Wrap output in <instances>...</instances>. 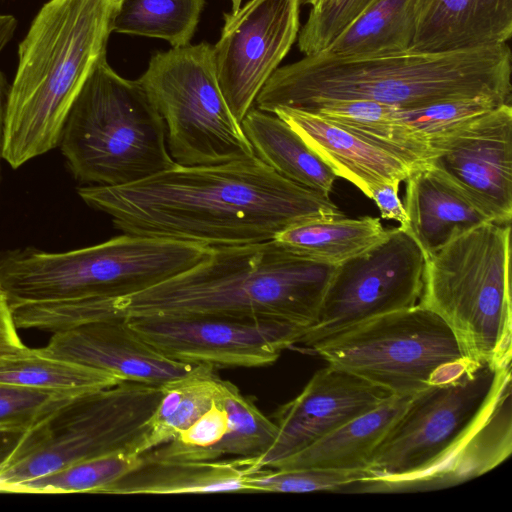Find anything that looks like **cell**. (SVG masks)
<instances>
[{"mask_svg":"<svg viewBox=\"0 0 512 512\" xmlns=\"http://www.w3.org/2000/svg\"><path fill=\"white\" fill-rule=\"evenodd\" d=\"M123 233L209 247L273 240L292 226L345 217L329 196L294 183L256 155L174 167L134 183L78 189Z\"/></svg>","mask_w":512,"mask_h":512,"instance_id":"6da1fadb","label":"cell"},{"mask_svg":"<svg viewBox=\"0 0 512 512\" xmlns=\"http://www.w3.org/2000/svg\"><path fill=\"white\" fill-rule=\"evenodd\" d=\"M511 75L508 43L350 57L318 52L278 67L254 104L269 113L279 107L313 111L326 103L354 99L400 109L478 97L511 104Z\"/></svg>","mask_w":512,"mask_h":512,"instance_id":"7a4b0ae2","label":"cell"},{"mask_svg":"<svg viewBox=\"0 0 512 512\" xmlns=\"http://www.w3.org/2000/svg\"><path fill=\"white\" fill-rule=\"evenodd\" d=\"M337 266L277 241L211 247L200 263L137 293L115 298L121 316L210 315L308 328Z\"/></svg>","mask_w":512,"mask_h":512,"instance_id":"3957f363","label":"cell"},{"mask_svg":"<svg viewBox=\"0 0 512 512\" xmlns=\"http://www.w3.org/2000/svg\"><path fill=\"white\" fill-rule=\"evenodd\" d=\"M118 0H48L18 46L3 159L14 169L59 146L67 115L106 57Z\"/></svg>","mask_w":512,"mask_h":512,"instance_id":"277c9868","label":"cell"},{"mask_svg":"<svg viewBox=\"0 0 512 512\" xmlns=\"http://www.w3.org/2000/svg\"><path fill=\"white\" fill-rule=\"evenodd\" d=\"M211 247L124 233L65 252L33 247L0 251V288L10 306L85 298H119L203 261Z\"/></svg>","mask_w":512,"mask_h":512,"instance_id":"5b68a950","label":"cell"},{"mask_svg":"<svg viewBox=\"0 0 512 512\" xmlns=\"http://www.w3.org/2000/svg\"><path fill=\"white\" fill-rule=\"evenodd\" d=\"M82 184L119 186L174 167L166 126L138 80L99 61L75 99L59 146Z\"/></svg>","mask_w":512,"mask_h":512,"instance_id":"8992f818","label":"cell"},{"mask_svg":"<svg viewBox=\"0 0 512 512\" xmlns=\"http://www.w3.org/2000/svg\"><path fill=\"white\" fill-rule=\"evenodd\" d=\"M419 304L473 362L511 364V223H482L425 258Z\"/></svg>","mask_w":512,"mask_h":512,"instance_id":"52a82bcc","label":"cell"},{"mask_svg":"<svg viewBox=\"0 0 512 512\" xmlns=\"http://www.w3.org/2000/svg\"><path fill=\"white\" fill-rule=\"evenodd\" d=\"M309 350L395 396L411 397L477 363L464 354L449 325L419 303L366 320Z\"/></svg>","mask_w":512,"mask_h":512,"instance_id":"ba28073f","label":"cell"},{"mask_svg":"<svg viewBox=\"0 0 512 512\" xmlns=\"http://www.w3.org/2000/svg\"><path fill=\"white\" fill-rule=\"evenodd\" d=\"M138 82L164 120L177 164H219L255 155L220 89L209 43L156 53Z\"/></svg>","mask_w":512,"mask_h":512,"instance_id":"9c48e42d","label":"cell"},{"mask_svg":"<svg viewBox=\"0 0 512 512\" xmlns=\"http://www.w3.org/2000/svg\"><path fill=\"white\" fill-rule=\"evenodd\" d=\"M509 379L511 364L477 362L413 395L371 457L372 479H408L442 463L483 421Z\"/></svg>","mask_w":512,"mask_h":512,"instance_id":"30bf717a","label":"cell"},{"mask_svg":"<svg viewBox=\"0 0 512 512\" xmlns=\"http://www.w3.org/2000/svg\"><path fill=\"white\" fill-rule=\"evenodd\" d=\"M161 389L132 381L67 401L42 422L30 452L0 475V492L70 464L115 452L135 454Z\"/></svg>","mask_w":512,"mask_h":512,"instance_id":"8fae6325","label":"cell"},{"mask_svg":"<svg viewBox=\"0 0 512 512\" xmlns=\"http://www.w3.org/2000/svg\"><path fill=\"white\" fill-rule=\"evenodd\" d=\"M425 261L409 231L400 226L389 229L379 245L336 267L316 321L296 346L309 350L366 320L418 304Z\"/></svg>","mask_w":512,"mask_h":512,"instance_id":"7c38bea8","label":"cell"},{"mask_svg":"<svg viewBox=\"0 0 512 512\" xmlns=\"http://www.w3.org/2000/svg\"><path fill=\"white\" fill-rule=\"evenodd\" d=\"M130 327L175 361L214 367L256 368L275 363L306 328L287 322L210 315L126 317Z\"/></svg>","mask_w":512,"mask_h":512,"instance_id":"4fadbf2b","label":"cell"},{"mask_svg":"<svg viewBox=\"0 0 512 512\" xmlns=\"http://www.w3.org/2000/svg\"><path fill=\"white\" fill-rule=\"evenodd\" d=\"M303 2L249 0L224 14L213 60L220 89L239 122L297 40Z\"/></svg>","mask_w":512,"mask_h":512,"instance_id":"5bb4252c","label":"cell"},{"mask_svg":"<svg viewBox=\"0 0 512 512\" xmlns=\"http://www.w3.org/2000/svg\"><path fill=\"white\" fill-rule=\"evenodd\" d=\"M430 164L496 223L512 219V105L502 104L430 141Z\"/></svg>","mask_w":512,"mask_h":512,"instance_id":"9a60e30c","label":"cell"},{"mask_svg":"<svg viewBox=\"0 0 512 512\" xmlns=\"http://www.w3.org/2000/svg\"><path fill=\"white\" fill-rule=\"evenodd\" d=\"M391 396L379 386L328 365L315 372L303 390L270 417L277 426L270 448L260 456L236 460L247 474L269 469Z\"/></svg>","mask_w":512,"mask_h":512,"instance_id":"2e32d148","label":"cell"},{"mask_svg":"<svg viewBox=\"0 0 512 512\" xmlns=\"http://www.w3.org/2000/svg\"><path fill=\"white\" fill-rule=\"evenodd\" d=\"M36 350L44 356L108 372L121 381L157 386L194 366L161 354L130 327L125 316L53 333L47 345Z\"/></svg>","mask_w":512,"mask_h":512,"instance_id":"e0dca14e","label":"cell"},{"mask_svg":"<svg viewBox=\"0 0 512 512\" xmlns=\"http://www.w3.org/2000/svg\"><path fill=\"white\" fill-rule=\"evenodd\" d=\"M511 379L499 392L486 417L442 463L401 480H363L344 493H403L443 489L476 478L502 463L512 450Z\"/></svg>","mask_w":512,"mask_h":512,"instance_id":"ac0fdd59","label":"cell"},{"mask_svg":"<svg viewBox=\"0 0 512 512\" xmlns=\"http://www.w3.org/2000/svg\"><path fill=\"white\" fill-rule=\"evenodd\" d=\"M273 114L289 124L337 177L371 198L383 183H401L411 168L397 156L376 147L320 115L279 107Z\"/></svg>","mask_w":512,"mask_h":512,"instance_id":"d6986e66","label":"cell"},{"mask_svg":"<svg viewBox=\"0 0 512 512\" xmlns=\"http://www.w3.org/2000/svg\"><path fill=\"white\" fill-rule=\"evenodd\" d=\"M405 182V229L425 258L467 230L492 221L446 174L430 164L412 168Z\"/></svg>","mask_w":512,"mask_h":512,"instance_id":"ffe728a7","label":"cell"},{"mask_svg":"<svg viewBox=\"0 0 512 512\" xmlns=\"http://www.w3.org/2000/svg\"><path fill=\"white\" fill-rule=\"evenodd\" d=\"M512 0H429L411 50L439 52L508 43Z\"/></svg>","mask_w":512,"mask_h":512,"instance_id":"44dd1931","label":"cell"},{"mask_svg":"<svg viewBox=\"0 0 512 512\" xmlns=\"http://www.w3.org/2000/svg\"><path fill=\"white\" fill-rule=\"evenodd\" d=\"M247 475L236 459L172 461L141 456L135 468L106 486L100 494L249 493Z\"/></svg>","mask_w":512,"mask_h":512,"instance_id":"7402d4cb","label":"cell"},{"mask_svg":"<svg viewBox=\"0 0 512 512\" xmlns=\"http://www.w3.org/2000/svg\"><path fill=\"white\" fill-rule=\"evenodd\" d=\"M411 397H389L376 408L350 420L269 469L367 470L376 447Z\"/></svg>","mask_w":512,"mask_h":512,"instance_id":"603a6c76","label":"cell"},{"mask_svg":"<svg viewBox=\"0 0 512 512\" xmlns=\"http://www.w3.org/2000/svg\"><path fill=\"white\" fill-rule=\"evenodd\" d=\"M241 126L265 164L282 177L329 196L337 176L283 119L253 106Z\"/></svg>","mask_w":512,"mask_h":512,"instance_id":"cb8c5ba5","label":"cell"},{"mask_svg":"<svg viewBox=\"0 0 512 512\" xmlns=\"http://www.w3.org/2000/svg\"><path fill=\"white\" fill-rule=\"evenodd\" d=\"M429 0H378L349 23L321 53L334 57L406 51Z\"/></svg>","mask_w":512,"mask_h":512,"instance_id":"d4e9b609","label":"cell"},{"mask_svg":"<svg viewBox=\"0 0 512 512\" xmlns=\"http://www.w3.org/2000/svg\"><path fill=\"white\" fill-rule=\"evenodd\" d=\"M397 110L385 103L354 99L326 103L310 112L397 156L411 169L427 164L430 145L407 129Z\"/></svg>","mask_w":512,"mask_h":512,"instance_id":"484cf974","label":"cell"},{"mask_svg":"<svg viewBox=\"0 0 512 512\" xmlns=\"http://www.w3.org/2000/svg\"><path fill=\"white\" fill-rule=\"evenodd\" d=\"M220 380L216 367L202 363L161 384V398L135 453L141 455L170 441L195 422L218 399Z\"/></svg>","mask_w":512,"mask_h":512,"instance_id":"4316f807","label":"cell"},{"mask_svg":"<svg viewBox=\"0 0 512 512\" xmlns=\"http://www.w3.org/2000/svg\"><path fill=\"white\" fill-rule=\"evenodd\" d=\"M389 235L378 217L338 218L301 223L285 229L274 240L311 260L338 266L362 255Z\"/></svg>","mask_w":512,"mask_h":512,"instance_id":"83f0119b","label":"cell"},{"mask_svg":"<svg viewBox=\"0 0 512 512\" xmlns=\"http://www.w3.org/2000/svg\"><path fill=\"white\" fill-rule=\"evenodd\" d=\"M114 375L79 363L41 355L28 348L0 359V383L43 390L70 397L120 382Z\"/></svg>","mask_w":512,"mask_h":512,"instance_id":"f1b7e54d","label":"cell"},{"mask_svg":"<svg viewBox=\"0 0 512 512\" xmlns=\"http://www.w3.org/2000/svg\"><path fill=\"white\" fill-rule=\"evenodd\" d=\"M204 4V0H118L112 31L182 47L190 44Z\"/></svg>","mask_w":512,"mask_h":512,"instance_id":"f546056e","label":"cell"},{"mask_svg":"<svg viewBox=\"0 0 512 512\" xmlns=\"http://www.w3.org/2000/svg\"><path fill=\"white\" fill-rule=\"evenodd\" d=\"M218 399L227 412L228 429L223 439L211 449L212 460L224 455L253 458L266 452L277 435L274 421L228 380H220Z\"/></svg>","mask_w":512,"mask_h":512,"instance_id":"4dcf8cb0","label":"cell"},{"mask_svg":"<svg viewBox=\"0 0 512 512\" xmlns=\"http://www.w3.org/2000/svg\"><path fill=\"white\" fill-rule=\"evenodd\" d=\"M140 455L115 452L65 466L52 473L13 485L14 493H95L135 468Z\"/></svg>","mask_w":512,"mask_h":512,"instance_id":"1f68e13d","label":"cell"},{"mask_svg":"<svg viewBox=\"0 0 512 512\" xmlns=\"http://www.w3.org/2000/svg\"><path fill=\"white\" fill-rule=\"evenodd\" d=\"M368 470H334L323 468L263 469L247 475L249 493L312 491L337 492L341 487L372 479Z\"/></svg>","mask_w":512,"mask_h":512,"instance_id":"d6a6232c","label":"cell"},{"mask_svg":"<svg viewBox=\"0 0 512 512\" xmlns=\"http://www.w3.org/2000/svg\"><path fill=\"white\" fill-rule=\"evenodd\" d=\"M499 105L502 104L489 98H466L411 109L398 108L397 114L414 136L430 145V141Z\"/></svg>","mask_w":512,"mask_h":512,"instance_id":"836d02e7","label":"cell"},{"mask_svg":"<svg viewBox=\"0 0 512 512\" xmlns=\"http://www.w3.org/2000/svg\"><path fill=\"white\" fill-rule=\"evenodd\" d=\"M227 429V412L217 399L189 427L141 456L151 460L211 461V449L223 439Z\"/></svg>","mask_w":512,"mask_h":512,"instance_id":"e575fe53","label":"cell"},{"mask_svg":"<svg viewBox=\"0 0 512 512\" xmlns=\"http://www.w3.org/2000/svg\"><path fill=\"white\" fill-rule=\"evenodd\" d=\"M378 0H320L298 34L304 55L322 51L349 23Z\"/></svg>","mask_w":512,"mask_h":512,"instance_id":"d590c367","label":"cell"},{"mask_svg":"<svg viewBox=\"0 0 512 512\" xmlns=\"http://www.w3.org/2000/svg\"><path fill=\"white\" fill-rule=\"evenodd\" d=\"M72 398L74 397L0 383V428L32 427Z\"/></svg>","mask_w":512,"mask_h":512,"instance_id":"8d00e7d4","label":"cell"},{"mask_svg":"<svg viewBox=\"0 0 512 512\" xmlns=\"http://www.w3.org/2000/svg\"><path fill=\"white\" fill-rule=\"evenodd\" d=\"M41 422L28 428H0V475L30 452Z\"/></svg>","mask_w":512,"mask_h":512,"instance_id":"74e56055","label":"cell"},{"mask_svg":"<svg viewBox=\"0 0 512 512\" xmlns=\"http://www.w3.org/2000/svg\"><path fill=\"white\" fill-rule=\"evenodd\" d=\"M400 183H383L373 189L371 198L379 209L381 218L395 220L406 228L408 216L403 202L399 199Z\"/></svg>","mask_w":512,"mask_h":512,"instance_id":"f35d334b","label":"cell"},{"mask_svg":"<svg viewBox=\"0 0 512 512\" xmlns=\"http://www.w3.org/2000/svg\"><path fill=\"white\" fill-rule=\"evenodd\" d=\"M26 347L18 336L10 304L0 288V359L17 355Z\"/></svg>","mask_w":512,"mask_h":512,"instance_id":"ab89813d","label":"cell"},{"mask_svg":"<svg viewBox=\"0 0 512 512\" xmlns=\"http://www.w3.org/2000/svg\"><path fill=\"white\" fill-rule=\"evenodd\" d=\"M17 26V19L13 15L0 13V55L13 39Z\"/></svg>","mask_w":512,"mask_h":512,"instance_id":"60d3db41","label":"cell"},{"mask_svg":"<svg viewBox=\"0 0 512 512\" xmlns=\"http://www.w3.org/2000/svg\"><path fill=\"white\" fill-rule=\"evenodd\" d=\"M9 84L4 73L0 71V170L4 150V122Z\"/></svg>","mask_w":512,"mask_h":512,"instance_id":"b9f144b4","label":"cell"},{"mask_svg":"<svg viewBox=\"0 0 512 512\" xmlns=\"http://www.w3.org/2000/svg\"><path fill=\"white\" fill-rule=\"evenodd\" d=\"M230 1H231V6H232V11H236L237 9L240 8L242 0H230Z\"/></svg>","mask_w":512,"mask_h":512,"instance_id":"7bdbcfd3","label":"cell"},{"mask_svg":"<svg viewBox=\"0 0 512 512\" xmlns=\"http://www.w3.org/2000/svg\"><path fill=\"white\" fill-rule=\"evenodd\" d=\"M305 2L309 3L312 6L317 2V0H305Z\"/></svg>","mask_w":512,"mask_h":512,"instance_id":"ee69618b","label":"cell"},{"mask_svg":"<svg viewBox=\"0 0 512 512\" xmlns=\"http://www.w3.org/2000/svg\"><path fill=\"white\" fill-rule=\"evenodd\" d=\"M319 1H320V0H317V2H319ZM317 2H316V3H317ZM316 3H315V4H316ZM315 4H314V5H315ZM312 6H313V5H312Z\"/></svg>","mask_w":512,"mask_h":512,"instance_id":"f6af8a7d","label":"cell"}]
</instances>
